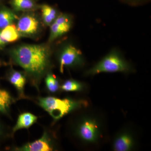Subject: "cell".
<instances>
[{
  "label": "cell",
  "mask_w": 151,
  "mask_h": 151,
  "mask_svg": "<svg viewBox=\"0 0 151 151\" xmlns=\"http://www.w3.org/2000/svg\"><path fill=\"white\" fill-rule=\"evenodd\" d=\"M14 61L35 77L42 75L48 67L50 52L43 45H24L12 50Z\"/></svg>",
  "instance_id": "obj_1"
},
{
  "label": "cell",
  "mask_w": 151,
  "mask_h": 151,
  "mask_svg": "<svg viewBox=\"0 0 151 151\" xmlns=\"http://www.w3.org/2000/svg\"><path fill=\"white\" fill-rule=\"evenodd\" d=\"M132 68L119 52L112 50L94 66L86 71V75H94L101 73L128 72Z\"/></svg>",
  "instance_id": "obj_2"
},
{
  "label": "cell",
  "mask_w": 151,
  "mask_h": 151,
  "mask_svg": "<svg viewBox=\"0 0 151 151\" xmlns=\"http://www.w3.org/2000/svg\"><path fill=\"white\" fill-rule=\"evenodd\" d=\"M39 103L53 119L58 120L74 109L79 108L82 104L85 105L86 102L48 97L40 98Z\"/></svg>",
  "instance_id": "obj_3"
},
{
  "label": "cell",
  "mask_w": 151,
  "mask_h": 151,
  "mask_svg": "<svg viewBox=\"0 0 151 151\" xmlns=\"http://www.w3.org/2000/svg\"><path fill=\"white\" fill-rule=\"evenodd\" d=\"M101 127L97 119L85 117L80 121L77 128V134L85 143H95L101 136Z\"/></svg>",
  "instance_id": "obj_4"
},
{
  "label": "cell",
  "mask_w": 151,
  "mask_h": 151,
  "mask_svg": "<svg viewBox=\"0 0 151 151\" xmlns=\"http://www.w3.org/2000/svg\"><path fill=\"white\" fill-rule=\"evenodd\" d=\"M60 70L63 73L65 67L82 66L84 64L81 52L75 46L68 45L63 49L59 58Z\"/></svg>",
  "instance_id": "obj_5"
},
{
  "label": "cell",
  "mask_w": 151,
  "mask_h": 151,
  "mask_svg": "<svg viewBox=\"0 0 151 151\" xmlns=\"http://www.w3.org/2000/svg\"><path fill=\"white\" fill-rule=\"evenodd\" d=\"M72 24V20L68 15L62 14L58 16L50 26V41H52L68 32Z\"/></svg>",
  "instance_id": "obj_6"
},
{
  "label": "cell",
  "mask_w": 151,
  "mask_h": 151,
  "mask_svg": "<svg viewBox=\"0 0 151 151\" xmlns=\"http://www.w3.org/2000/svg\"><path fill=\"white\" fill-rule=\"evenodd\" d=\"M39 22L31 15H25L19 19L17 29L19 33L27 35L35 34L39 28Z\"/></svg>",
  "instance_id": "obj_7"
},
{
  "label": "cell",
  "mask_w": 151,
  "mask_h": 151,
  "mask_svg": "<svg viewBox=\"0 0 151 151\" xmlns=\"http://www.w3.org/2000/svg\"><path fill=\"white\" fill-rule=\"evenodd\" d=\"M16 150L21 151H50L52 150V147L46 133H44L40 139Z\"/></svg>",
  "instance_id": "obj_8"
},
{
  "label": "cell",
  "mask_w": 151,
  "mask_h": 151,
  "mask_svg": "<svg viewBox=\"0 0 151 151\" xmlns=\"http://www.w3.org/2000/svg\"><path fill=\"white\" fill-rule=\"evenodd\" d=\"M134 145L133 136L125 132L119 134L113 144V150L116 151H128L132 150Z\"/></svg>",
  "instance_id": "obj_9"
},
{
  "label": "cell",
  "mask_w": 151,
  "mask_h": 151,
  "mask_svg": "<svg viewBox=\"0 0 151 151\" xmlns=\"http://www.w3.org/2000/svg\"><path fill=\"white\" fill-rule=\"evenodd\" d=\"M19 37L17 28L14 25H9L0 30V46L17 40Z\"/></svg>",
  "instance_id": "obj_10"
},
{
  "label": "cell",
  "mask_w": 151,
  "mask_h": 151,
  "mask_svg": "<svg viewBox=\"0 0 151 151\" xmlns=\"http://www.w3.org/2000/svg\"><path fill=\"white\" fill-rule=\"evenodd\" d=\"M37 119V117L32 113H24L21 114L13 129V132L14 133L21 129L29 128L36 122Z\"/></svg>",
  "instance_id": "obj_11"
},
{
  "label": "cell",
  "mask_w": 151,
  "mask_h": 151,
  "mask_svg": "<svg viewBox=\"0 0 151 151\" xmlns=\"http://www.w3.org/2000/svg\"><path fill=\"white\" fill-rule=\"evenodd\" d=\"M12 7L16 11L28 12L37 8L34 0H11Z\"/></svg>",
  "instance_id": "obj_12"
},
{
  "label": "cell",
  "mask_w": 151,
  "mask_h": 151,
  "mask_svg": "<svg viewBox=\"0 0 151 151\" xmlns=\"http://www.w3.org/2000/svg\"><path fill=\"white\" fill-rule=\"evenodd\" d=\"M17 18V17L12 11L4 8L0 9V30L12 24Z\"/></svg>",
  "instance_id": "obj_13"
},
{
  "label": "cell",
  "mask_w": 151,
  "mask_h": 151,
  "mask_svg": "<svg viewBox=\"0 0 151 151\" xmlns=\"http://www.w3.org/2000/svg\"><path fill=\"white\" fill-rule=\"evenodd\" d=\"M40 8L44 22L47 25H50L58 17L56 9L51 6L47 4L42 5Z\"/></svg>",
  "instance_id": "obj_14"
},
{
  "label": "cell",
  "mask_w": 151,
  "mask_h": 151,
  "mask_svg": "<svg viewBox=\"0 0 151 151\" xmlns=\"http://www.w3.org/2000/svg\"><path fill=\"white\" fill-rule=\"evenodd\" d=\"M12 99L7 91L0 89V112L7 113L12 104Z\"/></svg>",
  "instance_id": "obj_15"
},
{
  "label": "cell",
  "mask_w": 151,
  "mask_h": 151,
  "mask_svg": "<svg viewBox=\"0 0 151 151\" xmlns=\"http://www.w3.org/2000/svg\"><path fill=\"white\" fill-rule=\"evenodd\" d=\"M9 80L19 91H22L25 83V78L21 73L18 71H13L10 75Z\"/></svg>",
  "instance_id": "obj_16"
},
{
  "label": "cell",
  "mask_w": 151,
  "mask_h": 151,
  "mask_svg": "<svg viewBox=\"0 0 151 151\" xmlns=\"http://www.w3.org/2000/svg\"><path fill=\"white\" fill-rule=\"evenodd\" d=\"M61 88L66 92L79 91L83 89V85L80 82L75 80H68L62 84Z\"/></svg>",
  "instance_id": "obj_17"
},
{
  "label": "cell",
  "mask_w": 151,
  "mask_h": 151,
  "mask_svg": "<svg viewBox=\"0 0 151 151\" xmlns=\"http://www.w3.org/2000/svg\"><path fill=\"white\" fill-rule=\"evenodd\" d=\"M45 83L49 91L51 92H56L58 89L59 84L54 76L49 74L45 78Z\"/></svg>",
  "instance_id": "obj_18"
},
{
  "label": "cell",
  "mask_w": 151,
  "mask_h": 151,
  "mask_svg": "<svg viewBox=\"0 0 151 151\" xmlns=\"http://www.w3.org/2000/svg\"><path fill=\"white\" fill-rule=\"evenodd\" d=\"M1 127H0V134H1Z\"/></svg>",
  "instance_id": "obj_19"
}]
</instances>
